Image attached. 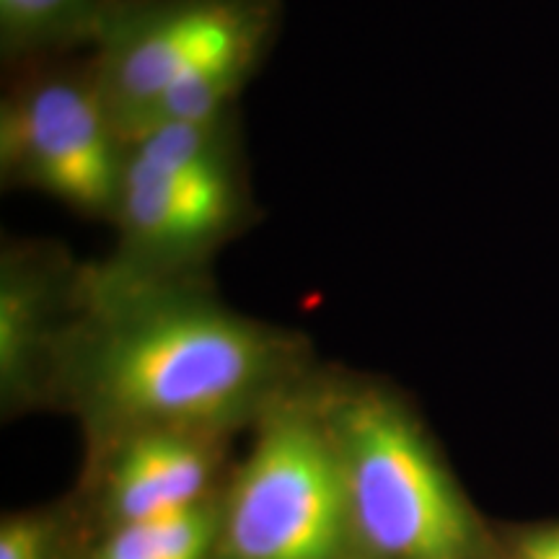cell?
Listing matches in <instances>:
<instances>
[{
	"mask_svg": "<svg viewBox=\"0 0 559 559\" xmlns=\"http://www.w3.org/2000/svg\"><path fill=\"white\" fill-rule=\"evenodd\" d=\"M262 221L243 151L241 111L130 140L115 249L99 264L135 283L210 280L215 257Z\"/></svg>",
	"mask_w": 559,
	"mask_h": 559,
	"instance_id": "3",
	"label": "cell"
},
{
	"mask_svg": "<svg viewBox=\"0 0 559 559\" xmlns=\"http://www.w3.org/2000/svg\"><path fill=\"white\" fill-rule=\"evenodd\" d=\"M0 559H58V534L45 515H13L0 528Z\"/></svg>",
	"mask_w": 559,
	"mask_h": 559,
	"instance_id": "11",
	"label": "cell"
},
{
	"mask_svg": "<svg viewBox=\"0 0 559 559\" xmlns=\"http://www.w3.org/2000/svg\"><path fill=\"white\" fill-rule=\"evenodd\" d=\"M0 185L109 223L120 198L128 138L111 111L88 52L3 68Z\"/></svg>",
	"mask_w": 559,
	"mask_h": 559,
	"instance_id": "6",
	"label": "cell"
},
{
	"mask_svg": "<svg viewBox=\"0 0 559 559\" xmlns=\"http://www.w3.org/2000/svg\"><path fill=\"white\" fill-rule=\"evenodd\" d=\"M218 526L213 502L166 519L120 523L91 559H207L218 549Z\"/></svg>",
	"mask_w": 559,
	"mask_h": 559,
	"instance_id": "10",
	"label": "cell"
},
{
	"mask_svg": "<svg viewBox=\"0 0 559 559\" xmlns=\"http://www.w3.org/2000/svg\"><path fill=\"white\" fill-rule=\"evenodd\" d=\"M104 0H0V60L21 62L88 52Z\"/></svg>",
	"mask_w": 559,
	"mask_h": 559,
	"instance_id": "9",
	"label": "cell"
},
{
	"mask_svg": "<svg viewBox=\"0 0 559 559\" xmlns=\"http://www.w3.org/2000/svg\"><path fill=\"white\" fill-rule=\"evenodd\" d=\"M519 559H559V528L531 531L523 536Z\"/></svg>",
	"mask_w": 559,
	"mask_h": 559,
	"instance_id": "12",
	"label": "cell"
},
{
	"mask_svg": "<svg viewBox=\"0 0 559 559\" xmlns=\"http://www.w3.org/2000/svg\"><path fill=\"white\" fill-rule=\"evenodd\" d=\"M83 262L52 239L0 243V400L5 415L50 404L58 349L81 306Z\"/></svg>",
	"mask_w": 559,
	"mask_h": 559,
	"instance_id": "7",
	"label": "cell"
},
{
	"mask_svg": "<svg viewBox=\"0 0 559 559\" xmlns=\"http://www.w3.org/2000/svg\"><path fill=\"white\" fill-rule=\"evenodd\" d=\"M226 436L145 430L91 445L111 526L166 519L205 506Z\"/></svg>",
	"mask_w": 559,
	"mask_h": 559,
	"instance_id": "8",
	"label": "cell"
},
{
	"mask_svg": "<svg viewBox=\"0 0 559 559\" xmlns=\"http://www.w3.org/2000/svg\"><path fill=\"white\" fill-rule=\"evenodd\" d=\"M311 376L306 340L230 309L213 277L135 283L96 260L83 262L50 404L79 415L91 445L145 430L228 438Z\"/></svg>",
	"mask_w": 559,
	"mask_h": 559,
	"instance_id": "1",
	"label": "cell"
},
{
	"mask_svg": "<svg viewBox=\"0 0 559 559\" xmlns=\"http://www.w3.org/2000/svg\"><path fill=\"white\" fill-rule=\"evenodd\" d=\"M355 549L368 559H474L464 498L415 409L370 379H317Z\"/></svg>",
	"mask_w": 559,
	"mask_h": 559,
	"instance_id": "4",
	"label": "cell"
},
{
	"mask_svg": "<svg viewBox=\"0 0 559 559\" xmlns=\"http://www.w3.org/2000/svg\"><path fill=\"white\" fill-rule=\"evenodd\" d=\"M280 24L283 0H104L88 55L130 143L239 109Z\"/></svg>",
	"mask_w": 559,
	"mask_h": 559,
	"instance_id": "2",
	"label": "cell"
},
{
	"mask_svg": "<svg viewBox=\"0 0 559 559\" xmlns=\"http://www.w3.org/2000/svg\"><path fill=\"white\" fill-rule=\"evenodd\" d=\"M317 379L254 425V443L221 506L223 559H349L355 549Z\"/></svg>",
	"mask_w": 559,
	"mask_h": 559,
	"instance_id": "5",
	"label": "cell"
}]
</instances>
